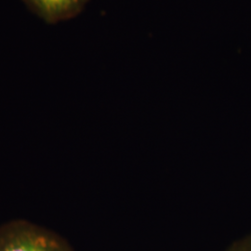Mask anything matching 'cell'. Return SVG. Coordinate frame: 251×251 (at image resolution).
<instances>
[{"mask_svg": "<svg viewBox=\"0 0 251 251\" xmlns=\"http://www.w3.org/2000/svg\"><path fill=\"white\" fill-rule=\"evenodd\" d=\"M225 251H251V234L233 243Z\"/></svg>", "mask_w": 251, "mask_h": 251, "instance_id": "obj_3", "label": "cell"}, {"mask_svg": "<svg viewBox=\"0 0 251 251\" xmlns=\"http://www.w3.org/2000/svg\"><path fill=\"white\" fill-rule=\"evenodd\" d=\"M36 14L48 23L72 18L89 0H25Z\"/></svg>", "mask_w": 251, "mask_h": 251, "instance_id": "obj_2", "label": "cell"}, {"mask_svg": "<svg viewBox=\"0 0 251 251\" xmlns=\"http://www.w3.org/2000/svg\"><path fill=\"white\" fill-rule=\"evenodd\" d=\"M0 251H74L59 233L26 220L0 225Z\"/></svg>", "mask_w": 251, "mask_h": 251, "instance_id": "obj_1", "label": "cell"}]
</instances>
